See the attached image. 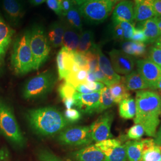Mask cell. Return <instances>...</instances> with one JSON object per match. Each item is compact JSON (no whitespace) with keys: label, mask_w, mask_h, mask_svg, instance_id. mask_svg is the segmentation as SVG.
<instances>
[{"label":"cell","mask_w":161,"mask_h":161,"mask_svg":"<svg viewBox=\"0 0 161 161\" xmlns=\"http://www.w3.org/2000/svg\"><path fill=\"white\" fill-rule=\"evenodd\" d=\"M76 91L78 92H80L81 94H88V93H92L94 92H92L88 89L84 84H80L78 86H76L75 88Z\"/></svg>","instance_id":"7dc6e473"},{"label":"cell","mask_w":161,"mask_h":161,"mask_svg":"<svg viewBox=\"0 0 161 161\" xmlns=\"http://www.w3.org/2000/svg\"><path fill=\"white\" fill-rule=\"evenodd\" d=\"M64 103L67 109H71L72 106H75V100L74 97L68 98L63 100Z\"/></svg>","instance_id":"c3c4849f"},{"label":"cell","mask_w":161,"mask_h":161,"mask_svg":"<svg viewBox=\"0 0 161 161\" xmlns=\"http://www.w3.org/2000/svg\"><path fill=\"white\" fill-rule=\"evenodd\" d=\"M161 161V150L156 144L143 149L142 158L140 161Z\"/></svg>","instance_id":"836d02e7"},{"label":"cell","mask_w":161,"mask_h":161,"mask_svg":"<svg viewBox=\"0 0 161 161\" xmlns=\"http://www.w3.org/2000/svg\"><path fill=\"white\" fill-rule=\"evenodd\" d=\"M72 55L74 62L80 68V69H86L89 71L88 60L84 53L77 51H72Z\"/></svg>","instance_id":"8d00e7d4"},{"label":"cell","mask_w":161,"mask_h":161,"mask_svg":"<svg viewBox=\"0 0 161 161\" xmlns=\"http://www.w3.org/2000/svg\"><path fill=\"white\" fill-rule=\"evenodd\" d=\"M86 80L89 81V82H96L97 81L96 76L93 72H90V71L88 72Z\"/></svg>","instance_id":"f907efd6"},{"label":"cell","mask_w":161,"mask_h":161,"mask_svg":"<svg viewBox=\"0 0 161 161\" xmlns=\"http://www.w3.org/2000/svg\"><path fill=\"white\" fill-rule=\"evenodd\" d=\"M109 87L115 103H119L122 100L131 97L129 91L122 80L112 84Z\"/></svg>","instance_id":"f546056e"},{"label":"cell","mask_w":161,"mask_h":161,"mask_svg":"<svg viewBox=\"0 0 161 161\" xmlns=\"http://www.w3.org/2000/svg\"><path fill=\"white\" fill-rule=\"evenodd\" d=\"M72 155L76 161H106L103 153L95 144L77 150Z\"/></svg>","instance_id":"ffe728a7"},{"label":"cell","mask_w":161,"mask_h":161,"mask_svg":"<svg viewBox=\"0 0 161 161\" xmlns=\"http://www.w3.org/2000/svg\"><path fill=\"white\" fill-rule=\"evenodd\" d=\"M38 156L41 161H64L47 150H41Z\"/></svg>","instance_id":"ab89813d"},{"label":"cell","mask_w":161,"mask_h":161,"mask_svg":"<svg viewBox=\"0 0 161 161\" xmlns=\"http://www.w3.org/2000/svg\"><path fill=\"white\" fill-rule=\"evenodd\" d=\"M159 90L161 91V78L157 82L155 86V90Z\"/></svg>","instance_id":"11a10c76"},{"label":"cell","mask_w":161,"mask_h":161,"mask_svg":"<svg viewBox=\"0 0 161 161\" xmlns=\"http://www.w3.org/2000/svg\"><path fill=\"white\" fill-rule=\"evenodd\" d=\"M74 98L75 106L84 114H92L97 112L100 105V91L88 94H81L76 92Z\"/></svg>","instance_id":"4fadbf2b"},{"label":"cell","mask_w":161,"mask_h":161,"mask_svg":"<svg viewBox=\"0 0 161 161\" xmlns=\"http://www.w3.org/2000/svg\"><path fill=\"white\" fill-rule=\"evenodd\" d=\"M88 72L86 69H80L76 72H70L64 80L66 82L76 88L86 82Z\"/></svg>","instance_id":"d6a6232c"},{"label":"cell","mask_w":161,"mask_h":161,"mask_svg":"<svg viewBox=\"0 0 161 161\" xmlns=\"http://www.w3.org/2000/svg\"><path fill=\"white\" fill-rule=\"evenodd\" d=\"M58 92L60 97L62 98V100H64L68 98L74 97L76 91L75 87L64 82L58 86Z\"/></svg>","instance_id":"e575fe53"},{"label":"cell","mask_w":161,"mask_h":161,"mask_svg":"<svg viewBox=\"0 0 161 161\" xmlns=\"http://www.w3.org/2000/svg\"><path fill=\"white\" fill-rule=\"evenodd\" d=\"M95 146L105 156L106 161H127L125 144L118 139H108L98 142Z\"/></svg>","instance_id":"9c48e42d"},{"label":"cell","mask_w":161,"mask_h":161,"mask_svg":"<svg viewBox=\"0 0 161 161\" xmlns=\"http://www.w3.org/2000/svg\"><path fill=\"white\" fill-rule=\"evenodd\" d=\"M65 17H66V20L69 26L77 30L80 33L82 32V16L79 8L76 6V3H74L71 8L66 14Z\"/></svg>","instance_id":"f1b7e54d"},{"label":"cell","mask_w":161,"mask_h":161,"mask_svg":"<svg viewBox=\"0 0 161 161\" xmlns=\"http://www.w3.org/2000/svg\"></svg>","instance_id":"91938a15"},{"label":"cell","mask_w":161,"mask_h":161,"mask_svg":"<svg viewBox=\"0 0 161 161\" xmlns=\"http://www.w3.org/2000/svg\"><path fill=\"white\" fill-rule=\"evenodd\" d=\"M46 2L47 4L50 9L58 16L62 15L60 0H47Z\"/></svg>","instance_id":"b9f144b4"},{"label":"cell","mask_w":161,"mask_h":161,"mask_svg":"<svg viewBox=\"0 0 161 161\" xmlns=\"http://www.w3.org/2000/svg\"><path fill=\"white\" fill-rule=\"evenodd\" d=\"M124 144L128 161H141L143 154V144L141 141H128Z\"/></svg>","instance_id":"83f0119b"},{"label":"cell","mask_w":161,"mask_h":161,"mask_svg":"<svg viewBox=\"0 0 161 161\" xmlns=\"http://www.w3.org/2000/svg\"><path fill=\"white\" fill-rule=\"evenodd\" d=\"M75 0H60L62 15L65 16L74 4Z\"/></svg>","instance_id":"ee69618b"},{"label":"cell","mask_w":161,"mask_h":161,"mask_svg":"<svg viewBox=\"0 0 161 161\" xmlns=\"http://www.w3.org/2000/svg\"><path fill=\"white\" fill-rule=\"evenodd\" d=\"M121 50L130 56L141 57L146 52V45L144 43L127 41L121 44Z\"/></svg>","instance_id":"4316f807"},{"label":"cell","mask_w":161,"mask_h":161,"mask_svg":"<svg viewBox=\"0 0 161 161\" xmlns=\"http://www.w3.org/2000/svg\"><path fill=\"white\" fill-rule=\"evenodd\" d=\"M122 80L125 84L128 91L142 90L149 88V86L144 81L142 77L137 72L132 71L129 74L126 75Z\"/></svg>","instance_id":"cb8c5ba5"},{"label":"cell","mask_w":161,"mask_h":161,"mask_svg":"<svg viewBox=\"0 0 161 161\" xmlns=\"http://www.w3.org/2000/svg\"><path fill=\"white\" fill-rule=\"evenodd\" d=\"M3 7L10 22L15 26L18 25L25 14L22 0H3Z\"/></svg>","instance_id":"2e32d148"},{"label":"cell","mask_w":161,"mask_h":161,"mask_svg":"<svg viewBox=\"0 0 161 161\" xmlns=\"http://www.w3.org/2000/svg\"><path fill=\"white\" fill-rule=\"evenodd\" d=\"M15 31L6 23L0 14V58L4 56L10 45Z\"/></svg>","instance_id":"7402d4cb"},{"label":"cell","mask_w":161,"mask_h":161,"mask_svg":"<svg viewBox=\"0 0 161 161\" xmlns=\"http://www.w3.org/2000/svg\"><path fill=\"white\" fill-rule=\"evenodd\" d=\"M28 32L29 46L34 58V70H38L46 62L51 49L45 31L41 26L36 25Z\"/></svg>","instance_id":"277c9868"},{"label":"cell","mask_w":161,"mask_h":161,"mask_svg":"<svg viewBox=\"0 0 161 161\" xmlns=\"http://www.w3.org/2000/svg\"><path fill=\"white\" fill-rule=\"evenodd\" d=\"M0 132L15 144L22 146L25 138L11 109L0 102Z\"/></svg>","instance_id":"52a82bcc"},{"label":"cell","mask_w":161,"mask_h":161,"mask_svg":"<svg viewBox=\"0 0 161 161\" xmlns=\"http://www.w3.org/2000/svg\"><path fill=\"white\" fill-rule=\"evenodd\" d=\"M116 0H88L79 6L82 17L93 24L104 22L112 12Z\"/></svg>","instance_id":"5b68a950"},{"label":"cell","mask_w":161,"mask_h":161,"mask_svg":"<svg viewBox=\"0 0 161 161\" xmlns=\"http://www.w3.org/2000/svg\"><path fill=\"white\" fill-rule=\"evenodd\" d=\"M114 118L112 112H106L92 123L90 127L93 141L98 143L112 137L110 128Z\"/></svg>","instance_id":"30bf717a"},{"label":"cell","mask_w":161,"mask_h":161,"mask_svg":"<svg viewBox=\"0 0 161 161\" xmlns=\"http://www.w3.org/2000/svg\"><path fill=\"white\" fill-rule=\"evenodd\" d=\"M158 28H159V36H161V19H159V22H158Z\"/></svg>","instance_id":"6f0895ef"},{"label":"cell","mask_w":161,"mask_h":161,"mask_svg":"<svg viewBox=\"0 0 161 161\" xmlns=\"http://www.w3.org/2000/svg\"><path fill=\"white\" fill-rule=\"evenodd\" d=\"M149 59L161 68V48L153 46L149 52Z\"/></svg>","instance_id":"f35d334b"},{"label":"cell","mask_w":161,"mask_h":161,"mask_svg":"<svg viewBox=\"0 0 161 161\" xmlns=\"http://www.w3.org/2000/svg\"><path fill=\"white\" fill-rule=\"evenodd\" d=\"M137 72L149 86L155 90L157 82L161 78V68L149 59H141L137 61Z\"/></svg>","instance_id":"8fae6325"},{"label":"cell","mask_w":161,"mask_h":161,"mask_svg":"<svg viewBox=\"0 0 161 161\" xmlns=\"http://www.w3.org/2000/svg\"><path fill=\"white\" fill-rule=\"evenodd\" d=\"M65 29V25L59 22L52 24L48 32V40L55 48L62 46L63 37Z\"/></svg>","instance_id":"d4e9b609"},{"label":"cell","mask_w":161,"mask_h":161,"mask_svg":"<svg viewBox=\"0 0 161 161\" xmlns=\"http://www.w3.org/2000/svg\"><path fill=\"white\" fill-rule=\"evenodd\" d=\"M94 73L96 76L97 81L102 82L104 85H106L108 87L110 86V84L107 80V78H106L105 75H104L103 73L101 71V70L99 69V68H97L96 70L94 72Z\"/></svg>","instance_id":"f6af8a7d"},{"label":"cell","mask_w":161,"mask_h":161,"mask_svg":"<svg viewBox=\"0 0 161 161\" xmlns=\"http://www.w3.org/2000/svg\"><path fill=\"white\" fill-rule=\"evenodd\" d=\"M130 41L146 44L147 39L144 35V33L141 29L136 28Z\"/></svg>","instance_id":"7bdbcfd3"},{"label":"cell","mask_w":161,"mask_h":161,"mask_svg":"<svg viewBox=\"0 0 161 161\" xmlns=\"http://www.w3.org/2000/svg\"><path fill=\"white\" fill-rule=\"evenodd\" d=\"M153 7L155 17L161 19V0H153Z\"/></svg>","instance_id":"bcb514c9"},{"label":"cell","mask_w":161,"mask_h":161,"mask_svg":"<svg viewBox=\"0 0 161 161\" xmlns=\"http://www.w3.org/2000/svg\"><path fill=\"white\" fill-rule=\"evenodd\" d=\"M80 32L69 25H65L62 46L69 51H76L78 46Z\"/></svg>","instance_id":"603a6c76"},{"label":"cell","mask_w":161,"mask_h":161,"mask_svg":"<svg viewBox=\"0 0 161 161\" xmlns=\"http://www.w3.org/2000/svg\"><path fill=\"white\" fill-rule=\"evenodd\" d=\"M158 17H153L143 22H139L136 28L141 29L146 37V44L155 42L159 37Z\"/></svg>","instance_id":"44dd1931"},{"label":"cell","mask_w":161,"mask_h":161,"mask_svg":"<svg viewBox=\"0 0 161 161\" xmlns=\"http://www.w3.org/2000/svg\"><path fill=\"white\" fill-rule=\"evenodd\" d=\"M64 116L70 123H72L79 121L81 118V114L79 110L71 108L64 111Z\"/></svg>","instance_id":"60d3db41"},{"label":"cell","mask_w":161,"mask_h":161,"mask_svg":"<svg viewBox=\"0 0 161 161\" xmlns=\"http://www.w3.org/2000/svg\"><path fill=\"white\" fill-rule=\"evenodd\" d=\"M155 17L153 0H134V20L142 22Z\"/></svg>","instance_id":"ac0fdd59"},{"label":"cell","mask_w":161,"mask_h":161,"mask_svg":"<svg viewBox=\"0 0 161 161\" xmlns=\"http://www.w3.org/2000/svg\"><path fill=\"white\" fill-rule=\"evenodd\" d=\"M62 144L69 146L88 145L92 142L90 127L76 126L62 131L58 136Z\"/></svg>","instance_id":"ba28073f"},{"label":"cell","mask_w":161,"mask_h":161,"mask_svg":"<svg viewBox=\"0 0 161 161\" xmlns=\"http://www.w3.org/2000/svg\"><path fill=\"white\" fill-rule=\"evenodd\" d=\"M136 28L127 22H113L111 27L112 38L117 41H130Z\"/></svg>","instance_id":"d6986e66"},{"label":"cell","mask_w":161,"mask_h":161,"mask_svg":"<svg viewBox=\"0 0 161 161\" xmlns=\"http://www.w3.org/2000/svg\"><path fill=\"white\" fill-rule=\"evenodd\" d=\"M95 45L96 44H94V45L92 46L90 50L84 53L88 60L89 71L93 72L98 68L97 56L95 50Z\"/></svg>","instance_id":"d590c367"},{"label":"cell","mask_w":161,"mask_h":161,"mask_svg":"<svg viewBox=\"0 0 161 161\" xmlns=\"http://www.w3.org/2000/svg\"><path fill=\"white\" fill-rule=\"evenodd\" d=\"M56 82V76L50 70L44 72L30 79L23 88L26 99L41 97L50 92Z\"/></svg>","instance_id":"8992f818"},{"label":"cell","mask_w":161,"mask_h":161,"mask_svg":"<svg viewBox=\"0 0 161 161\" xmlns=\"http://www.w3.org/2000/svg\"><path fill=\"white\" fill-rule=\"evenodd\" d=\"M143 127L140 124H135L131 127L127 132L128 138L138 140L143 136L144 133Z\"/></svg>","instance_id":"74e56055"},{"label":"cell","mask_w":161,"mask_h":161,"mask_svg":"<svg viewBox=\"0 0 161 161\" xmlns=\"http://www.w3.org/2000/svg\"><path fill=\"white\" fill-rule=\"evenodd\" d=\"M110 62L116 73L128 75L133 70L134 59L121 50L113 49L109 53Z\"/></svg>","instance_id":"7c38bea8"},{"label":"cell","mask_w":161,"mask_h":161,"mask_svg":"<svg viewBox=\"0 0 161 161\" xmlns=\"http://www.w3.org/2000/svg\"><path fill=\"white\" fill-rule=\"evenodd\" d=\"M155 141L156 144L160 148L161 150V125L158 131L156 134V139Z\"/></svg>","instance_id":"681fc988"},{"label":"cell","mask_w":161,"mask_h":161,"mask_svg":"<svg viewBox=\"0 0 161 161\" xmlns=\"http://www.w3.org/2000/svg\"><path fill=\"white\" fill-rule=\"evenodd\" d=\"M94 45V34L92 31L87 30L80 33L78 46L76 51L86 53L91 50Z\"/></svg>","instance_id":"4dcf8cb0"},{"label":"cell","mask_w":161,"mask_h":161,"mask_svg":"<svg viewBox=\"0 0 161 161\" xmlns=\"http://www.w3.org/2000/svg\"><path fill=\"white\" fill-rule=\"evenodd\" d=\"M95 50L97 56L98 68L105 75L110 84V86L113 84L121 81V76L115 72L110 61L103 53L100 47L96 44Z\"/></svg>","instance_id":"9a60e30c"},{"label":"cell","mask_w":161,"mask_h":161,"mask_svg":"<svg viewBox=\"0 0 161 161\" xmlns=\"http://www.w3.org/2000/svg\"><path fill=\"white\" fill-rule=\"evenodd\" d=\"M47 0H30V3L33 6H38L43 4Z\"/></svg>","instance_id":"816d5d0a"},{"label":"cell","mask_w":161,"mask_h":161,"mask_svg":"<svg viewBox=\"0 0 161 161\" xmlns=\"http://www.w3.org/2000/svg\"><path fill=\"white\" fill-rule=\"evenodd\" d=\"M119 104V114L125 119L134 118L136 114V104L133 98L130 97L122 100Z\"/></svg>","instance_id":"484cf974"},{"label":"cell","mask_w":161,"mask_h":161,"mask_svg":"<svg viewBox=\"0 0 161 161\" xmlns=\"http://www.w3.org/2000/svg\"><path fill=\"white\" fill-rule=\"evenodd\" d=\"M104 84H103L102 82L96 81V90L95 92H100L101 91L104 87Z\"/></svg>","instance_id":"f5cc1de1"},{"label":"cell","mask_w":161,"mask_h":161,"mask_svg":"<svg viewBox=\"0 0 161 161\" xmlns=\"http://www.w3.org/2000/svg\"><path fill=\"white\" fill-rule=\"evenodd\" d=\"M155 46L161 48V36H159L155 42Z\"/></svg>","instance_id":"db71d44e"},{"label":"cell","mask_w":161,"mask_h":161,"mask_svg":"<svg viewBox=\"0 0 161 161\" xmlns=\"http://www.w3.org/2000/svg\"><path fill=\"white\" fill-rule=\"evenodd\" d=\"M87 1H88V0H75V2L76 5L80 6L81 4H82L83 3H86Z\"/></svg>","instance_id":"9f6ffc18"},{"label":"cell","mask_w":161,"mask_h":161,"mask_svg":"<svg viewBox=\"0 0 161 161\" xmlns=\"http://www.w3.org/2000/svg\"><path fill=\"white\" fill-rule=\"evenodd\" d=\"M115 104L109 87L104 86L100 91V105L97 110V113H100L104 110L112 107Z\"/></svg>","instance_id":"1f68e13d"},{"label":"cell","mask_w":161,"mask_h":161,"mask_svg":"<svg viewBox=\"0 0 161 161\" xmlns=\"http://www.w3.org/2000/svg\"><path fill=\"white\" fill-rule=\"evenodd\" d=\"M134 3L131 0H123L119 3L113 12V22H127L134 23Z\"/></svg>","instance_id":"5bb4252c"},{"label":"cell","mask_w":161,"mask_h":161,"mask_svg":"<svg viewBox=\"0 0 161 161\" xmlns=\"http://www.w3.org/2000/svg\"><path fill=\"white\" fill-rule=\"evenodd\" d=\"M26 118L32 130L42 136H54L70 124L60 112L52 107L29 110Z\"/></svg>","instance_id":"7a4b0ae2"},{"label":"cell","mask_w":161,"mask_h":161,"mask_svg":"<svg viewBox=\"0 0 161 161\" xmlns=\"http://www.w3.org/2000/svg\"><path fill=\"white\" fill-rule=\"evenodd\" d=\"M2 62H3V58H0V68L2 66Z\"/></svg>","instance_id":"680465c9"},{"label":"cell","mask_w":161,"mask_h":161,"mask_svg":"<svg viewBox=\"0 0 161 161\" xmlns=\"http://www.w3.org/2000/svg\"><path fill=\"white\" fill-rule=\"evenodd\" d=\"M56 61L58 79L62 80L64 79L71 72L75 64L72 58V51H69L62 47V49L58 53Z\"/></svg>","instance_id":"e0dca14e"},{"label":"cell","mask_w":161,"mask_h":161,"mask_svg":"<svg viewBox=\"0 0 161 161\" xmlns=\"http://www.w3.org/2000/svg\"><path fill=\"white\" fill-rule=\"evenodd\" d=\"M11 64L17 75H25L34 70V58L29 46L28 31L18 36L14 41Z\"/></svg>","instance_id":"3957f363"},{"label":"cell","mask_w":161,"mask_h":161,"mask_svg":"<svg viewBox=\"0 0 161 161\" xmlns=\"http://www.w3.org/2000/svg\"><path fill=\"white\" fill-rule=\"evenodd\" d=\"M136 114L134 122L144 128L149 137H156L160 123L161 98L157 92L148 90H138L136 94Z\"/></svg>","instance_id":"6da1fadb"},{"label":"cell","mask_w":161,"mask_h":161,"mask_svg":"<svg viewBox=\"0 0 161 161\" xmlns=\"http://www.w3.org/2000/svg\"></svg>","instance_id":"94428289"}]
</instances>
